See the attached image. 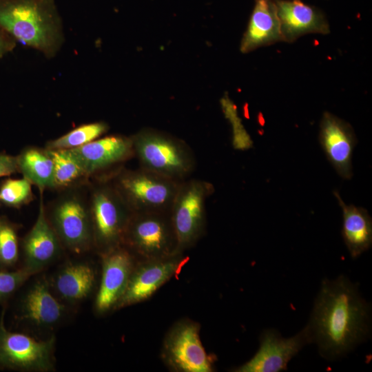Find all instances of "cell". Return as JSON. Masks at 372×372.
<instances>
[{
    "label": "cell",
    "mask_w": 372,
    "mask_h": 372,
    "mask_svg": "<svg viewBox=\"0 0 372 372\" xmlns=\"http://www.w3.org/2000/svg\"><path fill=\"white\" fill-rule=\"evenodd\" d=\"M61 245L47 218L43 198H41L37 220L23 243L24 268L33 275L41 271L59 256Z\"/></svg>",
    "instance_id": "17"
},
{
    "label": "cell",
    "mask_w": 372,
    "mask_h": 372,
    "mask_svg": "<svg viewBox=\"0 0 372 372\" xmlns=\"http://www.w3.org/2000/svg\"><path fill=\"white\" fill-rule=\"evenodd\" d=\"M17 171V157L0 154V177L10 175Z\"/></svg>",
    "instance_id": "28"
},
{
    "label": "cell",
    "mask_w": 372,
    "mask_h": 372,
    "mask_svg": "<svg viewBox=\"0 0 372 372\" xmlns=\"http://www.w3.org/2000/svg\"><path fill=\"white\" fill-rule=\"evenodd\" d=\"M123 246H126L144 260L176 254L169 212H133L126 229Z\"/></svg>",
    "instance_id": "6"
},
{
    "label": "cell",
    "mask_w": 372,
    "mask_h": 372,
    "mask_svg": "<svg viewBox=\"0 0 372 372\" xmlns=\"http://www.w3.org/2000/svg\"><path fill=\"white\" fill-rule=\"evenodd\" d=\"M94 283L93 267L87 263L78 262L64 267L56 276L54 287L61 298L77 302L88 296Z\"/></svg>",
    "instance_id": "21"
},
{
    "label": "cell",
    "mask_w": 372,
    "mask_h": 372,
    "mask_svg": "<svg viewBox=\"0 0 372 372\" xmlns=\"http://www.w3.org/2000/svg\"><path fill=\"white\" fill-rule=\"evenodd\" d=\"M307 325L319 353L325 359L336 360L369 338L371 307L358 285L347 277L325 278Z\"/></svg>",
    "instance_id": "1"
},
{
    "label": "cell",
    "mask_w": 372,
    "mask_h": 372,
    "mask_svg": "<svg viewBox=\"0 0 372 372\" xmlns=\"http://www.w3.org/2000/svg\"><path fill=\"white\" fill-rule=\"evenodd\" d=\"M282 41L293 43L301 36L327 34L330 27L325 14L301 0H277Z\"/></svg>",
    "instance_id": "16"
},
{
    "label": "cell",
    "mask_w": 372,
    "mask_h": 372,
    "mask_svg": "<svg viewBox=\"0 0 372 372\" xmlns=\"http://www.w3.org/2000/svg\"><path fill=\"white\" fill-rule=\"evenodd\" d=\"M19 170L41 192L54 188V163L48 149L30 147L17 156Z\"/></svg>",
    "instance_id": "22"
},
{
    "label": "cell",
    "mask_w": 372,
    "mask_h": 372,
    "mask_svg": "<svg viewBox=\"0 0 372 372\" xmlns=\"http://www.w3.org/2000/svg\"><path fill=\"white\" fill-rule=\"evenodd\" d=\"M54 338L39 340L8 331L0 319V365L29 371H48L54 366Z\"/></svg>",
    "instance_id": "10"
},
{
    "label": "cell",
    "mask_w": 372,
    "mask_h": 372,
    "mask_svg": "<svg viewBox=\"0 0 372 372\" xmlns=\"http://www.w3.org/2000/svg\"><path fill=\"white\" fill-rule=\"evenodd\" d=\"M260 347L247 362L237 367L236 372H279L286 371L289 362L304 346L312 342L307 325L294 336L283 338L272 329L265 330L260 336Z\"/></svg>",
    "instance_id": "11"
},
{
    "label": "cell",
    "mask_w": 372,
    "mask_h": 372,
    "mask_svg": "<svg viewBox=\"0 0 372 372\" xmlns=\"http://www.w3.org/2000/svg\"><path fill=\"white\" fill-rule=\"evenodd\" d=\"M319 142L327 158L344 179L353 176L352 155L358 140L352 126L324 112L320 123Z\"/></svg>",
    "instance_id": "13"
},
{
    "label": "cell",
    "mask_w": 372,
    "mask_h": 372,
    "mask_svg": "<svg viewBox=\"0 0 372 372\" xmlns=\"http://www.w3.org/2000/svg\"><path fill=\"white\" fill-rule=\"evenodd\" d=\"M342 210V236L353 258L369 250L372 245V219L367 210L347 205L338 192H333Z\"/></svg>",
    "instance_id": "20"
},
{
    "label": "cell",
    "mask_w": 372,
    "mask_h": 372,
    "mask_svg": "<svg viewBox=\"0 0 372 372\" xmlns=\"http://www.w3.org/2000/svg\"><path fill=\"white\" fill-rule=\"evenodd\" d=\"M186 260L181 254L143 260L134 266L116 308L132 305L149 298L161 286L179 273Z\"/></svg>",
    "instance_id": "12"
},
{
    "label": "cell",
    "mask_w": 372,
    "mask_h": 372,
    "mask_svg": "<svg viewBox=\"0 0 372 372\" xmlns=\"http://www.w3.org/2000/svg\"><path fill=\"white\" fill-rule=\"evenodd\" d=\"M32 275L25 268L13 272L0 271V300L9 296Z\"/></svg>",
    "instance_id": "27"
},
{
    "label": "cell",
    "mask_w": 372,
    "mask_h": 372,
    "mask_svg": "<svg viewBox=\"0 0 372 372\" xmlns=\"http://www.w3.org/2000/svg\"><path fill=\"white\" fill-rule=\"evenodd\" d=\"M9 48L7 41L0 34V56H2Z\"/></svg>",
    "instance_id": "29"
},
{
    "label": "cell",
    "mask_w": 372,
    "mask_h": 372,
    "mask_svg": "<svg viewBox=\"0 0 372 372\" xmlns=\"http://www.w3.org/2000/svg\"><path fill=\"white\" fill-rule=\"evenodd\" d=\"M64 312L65 307L52 294L44 278L32 285L22 302V318L39 328L52 327L61 320Z\"/></svg>",
    "instance_id": "19"
},
{
    "label": "cell",
    "mask_w": 372,
    "mask_h": 372,
    "mask_svg": "<svg viewBox=\"0 0 372 372\" xmlns=\"http://www.w3.org/2000/svg\"><path fill=\"white\" fill-rule=\"evenodd\" d=\"M214 192V185L204 180L180 181L169 211L176 254L191 247L202 236L206 200Z\"/></svg>",
    "instance_id": "3"
},
{
    "label": "cell",
    "mask_w": 372,
    "mask_h": 372,
    "mask_svg": "<svg viewBox=\"0 0 372 372\" xmlns=\"http://www.w3.org/2000/svg\"><path fill=\"white\" fill-rule=\"evenodd\" d=\"M90 176L134 156L132 136L112 135L68 149Z\"/></svg>",
    "instance_id": "15"
},
{
    "label": "cell",
    "mask_w": 372,
    "mask_h": 372,
    "mask_svg": "<svg viewBox=\"0 0 372 372\" xmlns=\"http://www.w3.org/2000/svg\"><path fill=\"white\" fill-rule=\"evenodd\" d=\"M133 149L142 168L182 181L194 170L196 159L183 140L145 128L132 136Z\"/></svg>",
    "instance_id": "2"
},
{
    "label": "cell",
    "mask_w": 372,
    "mask_h": 372,
    "mask_svg": "<svg viewBox=\"0 0 372 372\" xmlns=\"http://www.w3.org/2000/svg\"><path fill=\"white\" fill-rule=\"evenodd\" d=\"M48 149L54 163V188L68 187L88 177L68 149Z\"/></svg>",
    "instance_id": "23"
},
{
    "label": "cell",
    "mask_w": 372,
    "mask_h": 372,
    "mask_svg": "<svg viewBox=\"0 0 372 372\" xmlns=\"http://www.w3.org/2000/svg\"><path fill=\"white\" fill-rule=\"evenodd\" d=\"M108 125L104 122H96L81 125L67 134L49 141V149H71L83 146L105 134Z\"/></svg>",
    "instance_id": "24"
},
{
    "label": "cell",
    "mask_w": 372,
    "mask_h": 372,
    "mask_svg": "<svg viewBox=\"0 0 372 372\" xmlns=\"http://www.w3.org/2000/svg\"><path fill=\"white\" fill-rule=\"evenodd\" d=\"M0 25L24 44L49 52L55 43V30L34 2L23 1L0 8Z\"/></svg>",
    "instance_id": "9"
},
{
    "label": "cell",
    "mask_w": 372,
    "mask_h": 372,
    "mask_svg": "<svg viewBox=\"0 0 372 372\" xmlns=\"http://www.w3.org/2000/svg\"><path fill=\"white\" fill-rule=\"evenodd\" d=\"M180 183L142 167L121 170L112 180L133 212H169Z\"/></svg>",
    "instance_id": "4"
},
{
    "label": "cell",
    "mask_w": 372,
    "mask_h": 372,
    "mask_svg": "<svg viewBox=\"0 0 372 372\" xmlns=\"http://www.w3.org/2000/svg\"><path fill=\"white\" fill-rule=\"evenodd\" d=\"M48 220L61 242L73 252H83L94 243L90 207L79 194L59 198Z\"/></svg>",
    "instance_id": "8"
},
{
    "label": "cell",
    "mask_w": 372,
    "mask_h": 372,
    "mask_svg": "<svg viewBox=\"0 0 372 372\" xmlns=\"http://www.w3.org/2000/svg\"><path fill=\"white\" fill-rule=\"evenodd\" d=\"M134 258L123 245L103 253V269L95 308L103 313L116 308L134 267Z\"/></svg>",
    "instance_id": "14"
},
{
    "label": "cell",
    "mask_w": 372,
    "mask_h": 372,
    "mask_svg": "<svg viewBox=\"0 0 372 372\" xmlns=\"http://www.w3.org/2000/svg\"><path fill=\"white\" fill-rule=\"evenodd\" d=\"M18 258L17 236L14 228L0 219V262L12 265Z\"/></svg>",
    "instance_id": "26"
},
{
    "label": "cell",
    "mask_w": 372,
    "mask_h": 372,
    "mask_svg": "<svg viewBox=\"0 0 372 372\" xmlns=\"http://www.w3.org/2000/svg\"><path fill=\"white\" fill-rule=\"evenodd\" d=\"M282 41L277 0H255L247 28L240 42L242 53Z\"/></svg>",
    "instance_id": "18"
},
{
    "label": "cell",
    "mask_w": 372,
    "mask_h": 372,
    "mask_svg": "<svg viewBox=\"0 0 372 372\" xmlns=\"http://www.w3.org/2000/svg\"><path fill=\"white\" fill-rule=\"evenodd\" d=\"M161 356L169 369L177 372H211L215 358L209 355L200 338V324L185 319L166 334Z\"/></svg>",
    "instance_id": "7"
},
{
    "label": "cell",
    "mask_w": 372,
    "mask_h": 372,
    "mask_svg": "<svg viewBox=\"0 0 372 372\" xmlns=\"http://www.w3.org/2000/svg\"><path fill=\"white\" fill-rule=\"evenodd\" d=\"M89 207L95 245L103 253L123 245L133 211L112 183L96 185Z\"/></svg>",
    "instance_id": "5"
},
{
    "label": "cell",
    "mask_w": 372,
    "mask_h": 372,
    "mask_svg": "<svg viewBox=\"0 0 372 372\" xmlns=\"http://www.w3.org/2000/svg\"><path fill=\"white\" fill-rule=\"evenodd\" d=\"M32 184L26 178L8 179L0 189V199L6 205L20 207L32 198Z\"/></svg>",
    "instance_id": "25"
}]
</instances>
